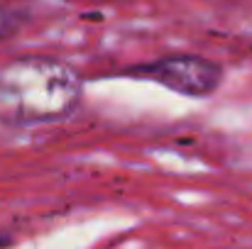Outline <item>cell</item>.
Returning <instances> with one entry per match:
<instances>
[{
	"label": "cell",
	"instance_id": "cell-1",
	"mask_svg": "<svg viewBox=\"0 0 252 249\" xmlns=\"http://www.w3.org/2000/svg\"><path fill=\"white\" fill-rule=\"evenodd\" d=\"M84 100L79 71L44 54L15 56L0 64V122L39 127L69 120Z\"/></svg>",
	"mask_w": 252,
	"mask_h": 249
},
{
	"label": "cell",
	"instance_id": "cell-3",
	"mask_svg": "<svg viewBox=\"0 0 252 249\" xmlns=\"http://www.w3.org/2000/svg\"><path fill=\"white\" fill-rule=\"evenodd\" d=\"M20 22H22V15H20L17 10L0 5V42L7 39V37L20 27Z\"/></svg>",
	"mask_w": 252,
	"mask_h": 249
},
{
	"label": "cell",
	"instance_id": "cell-4",
	"mask_svg": "<svg viewBox=\"0 0 252 249\" xmlns=\"http://www.w3.org/2000/svg\"><path fill=\"white\" fill-rule=\"evenodd\" d=\"M10 245V237H5V235H0V249L2 247H7Z\"/></svg>",
	"mask_w": 252,
	"mask_h": 249
},
{
	"label": "cell",
	"instance_id": "cell-2",
	"mask_svg": "<svg viewBox=\"0 0 252 249\" xmlns=\"http://www.w3.org/2000/svg\"><path fill=\"white\" fill-rule=\"evenodd\" d=\"M132 79H145L189 98H208L223 83V66L201 54H169L150 64L125 69Z\"/></svg>",
	"mask_w": 252,
	"mask_h": 249
}]
</instances>
